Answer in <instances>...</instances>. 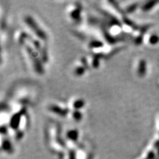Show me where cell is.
Here are the masks:
<instances>
[{
	"label": "cell",
	"instance_id": "277c9868",
	"mask_svg": "<svg viewBox=\"0 0 159 159\" xmlns=\"http://www.w3.org/2000/svg\"><path fill=\"white\" fill-rule=\"evenodd\" d=\"M88 68H89L88 63L86 58H81L76 63L75 66L74 67L73 71L74 75L76 76H82L86 74Z\"/></svg>",
	"mask_w": 159,
	"mask_h": 159
},
{
	"label": "cell",
	"instance_id": "7a4b0ae2",
	"mask_svg": "<svg viewBox=\"0 0 159 159\" xmlns=\"http://www.w3.org/2000/svg\"><path fill=\"white\" fill-rule=\"evenodd\" d=\"M67 16L73 23L80 22L82 16V6L80 3L76 2L69 5L67 7Z\"/></svg>",
	"mask_w": 159,
	"mask_h": 159
},
{
	"label": "cell",
	"instance_id": "5b68a950",
	"mask_svg": "<svg viewBox=\"0 0 159 159\" xmlns=\"http://www.w3.org/2000/svg\"><path fill=\"white\" fill-rule=\"evenodd\" d=\"M86 106V102L81 98H75L70 101L68 106L70 110H79L81 111L82 109Z\"/></svg>",
	"mask_w": 159,
	"mask_h": 159
},
{
	"label": "cell",
	"instance_id": "3957f363",
	"mask_svg": "<svg viewBox=\"0 0 159 159\" xmlns=\"http://www.w3.org/2000/svg\"><path fill=\"white\" fill-rule=\"evenodd\" d=\"M48 109L50 112L52 113L54 115L63 117L67 116H69L70 112V109L68 105L60 102H52L50 103L48 106Z\"/></svg>",
	"mask_w": 159,
	"mask_h": 159
},
{
	"label": "cell",
	"instance_id": "8992f818",
	"mask_svg": "<svg viewBox=\"0 0 159 159\" xmlns=\"http://www.w3.org/2000/svg\"><path fill=\"white\" fill-rule=\"evenodd\" d=\"M69 117H70L74 121L79 122L83 119V113L82 111L79 110H70L69 114Z\"/></svg>",
	"mask_w": 159,
	"mask_h": 159
},
{
	"label": "cell",
	"instance_id": "52a82bcc",
	"mask_svg": "<svg viewBox=\"0 0 159 159\" xmlns=\"http://www.w3.org/2000/svg\"><path fill=\"white\" fill-rule=\"evenodd\" d=\"M78 136V133L76 129H70V130H69L67 132V137H68V139H70L72 140H76Z\"/></svg>",
	"mask_w": 159,
	"mask_h": 159
},
{
	"label": "cell",
	"instance_id": "6da1fadb",
	"mask_svg": "<svg viewBox=\"0 0 159 159\" xmlns=\"http://www.w3.org/2000/svg\"><path fill=\"white\" fill-rule=\"evenodd\" d=\"M23 22L33 37L37 38L43 43L47 41L48 34L47 32L44 31V29L37 20L31 15L25 16Z\"/></svg>",
	"mask_w": 159,
	"mask_h": 159
}]
</instances>
